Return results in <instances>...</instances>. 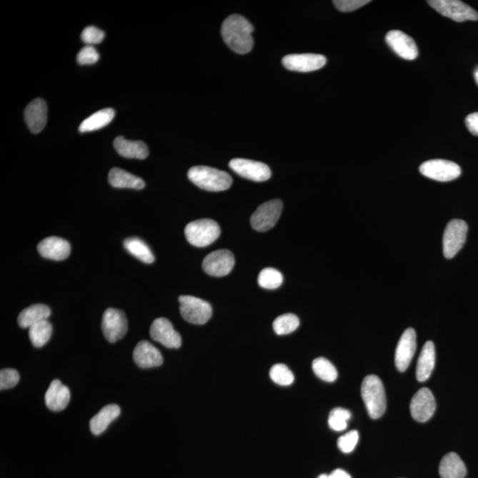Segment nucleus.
I'll list each match as a JSON object with an SVG mask.
<instances>
[{
  "mask_svg": "<svg viewBox=\"0 0 478 478\" xmlns=\"http://www.w3.org/2000/svg\"><path fill=\"white\" fill-rule=\"evenodd\" d=\"M254 26L246 18L233 14L221 25V36L233 51L239 54L249 53L254 47Z\"/></svg>",
  "mask_w": 478,
  "mask_h": 478,
  "instance_id": "obj_1",
  "label": "nucleus"
},
{
  "mask_svg": "<svg viewBox=\"0 0 478 478\" xmlns=\"http://www.w3.org/2000/svg\"><path fill=\"white\" fill-rule=\"evenodd\" d=\"M188 179L202 190L222 191L232 185V179L227 172L206 166H195L188 171Z\"/></svg>",
  "mask_w": 478,
  "mask_h": 478,
  "instance_id": "obj_2",
  "label": "nucleus"
},
{
  "mask_svg": "<svg viewBox=\"0 0 478 478\" xmlns=\"http://www.w3.org/2000/svg\"><path fill=\"white\" fill-rule=\"evenodd\" d=\"M362 396L369 417L377 419L387 410V396L383 383L379 377H366L362 384Z\"/></svg>",
  "mask_w": 478,
  "mask_h": 478,
  "instance_id": "obj_3",
  "label": "nucleus"
},
{
  "mask_svg": "<svg viewBox=\"0 0 478 478\" xmlns=\"http://www.w3.org/2000/svg\"><path fill=\"white\" fill-rule=\"evenodd\" d=\"M189 243L197 247L210 246L221 235L220 226L216 221L201 219L190 222L184 229Z\"/></svg>",
  "mask_w": 478,
  "mask_h": 478,
  "instance_id": "obj_4",
  "label": "nucleus"
},
{
  "mask_svg": "<svg viewBox=\"0 0 478 478\" xmlns=\"http://www.w3.org/2000/svg\"><path fill=\"white\" fill-rule=\"evenodd\" d=\"M179 300L181 316L190 324H205L212 317V307L205 300L194 296H180Z\"/></svg>",
  "mask_w": 478,
  "mask_h": 478,
  "instance_id": "obj_5",
  "label": "nucleus"
},
{
  "mask_svg": "<svg viewBox=\"0 0 478 478\" xmlns=\"http://www.w3.org/2000/svg\"><path fill=\"white\" fill-rule=\"evenodd\" d=\"M466 221L454 219L448 222L443 236V253L447 259H452L461 251L468 234Z\"/></svg>",
  "mask_w": 478,
  "mask_h": 478,
  "instance_id": "obj_6",
  "label": "nucleus"
},
{
  "mask_svg": "<svg viewBox=\"0 0 478 478\" xmlns=\"http://www.w3.org/2000/svg\"><path fill=\"white\" fill-rule=\"evenodd\" d=\"M427 3L437 12L454 21L478 20L477 11L459 0H429Z\"/></svg>",
  "mask_w": 478,
  "mask_h": 478,
  "instance_id": "obj_7",
  "label": "nucleus"
},
{
  "mask_svg": "<svg viewBox=\"0 0 478 478\" xmlns=\"http://www.w3.org/2000/svg\"><path fill=\"white\" fill-rule=\"evenodd\" d=\"M283 210V202L279 199L269 200L259 206L252 214L251 225L255 231H268L275 227Z\"/></svg>",
  "mask_w": 478,
  "mask_h": 478,
  "instance_id": "obj_8",
  "label": "nucleus"
},
{
  "mask_svg": "<svg viewBox=\"0 0 478 478\" xmlns=\"http://www.w3.org/2000/svg\"><path fill=\"white\" fill-rule=\"evenodd\" d=\"M422 176L439 181H450L457 179L462 174L461 166L447 159H431L420 166Z\"/></svg>",
  "mask_w": 478,
  "mask_h": 478,
  "instance_id": "obj_9",
  "label": "nucleus"
},
{
  "mask_svg": "<svg viewBox=\"0 0 478 478\" xmlns=\"http://www.w3.org/2000/svg\"><path fill=\"white\" fill-rule=\"evenodd\" d=\"M102 332L109 342L116 343L128 332V321L121 310L107 309L102 317Z\"/></svg>",
  "mask_w": 478,
  "mask_h": 478,
  "instance_id": "obj_10",
  "label": "nucleus"
},
{
  "mask_svg": "<svg viewBox=\"0 0 478 478\" xmlns=\"http://www.w3.org/2000/svg\"><path fill=\"white\" fill-rule=\"evenodd\" d=\"M235 265L234 255L229 250H218L204 259L202 268L207 275L221 277L229 275Z\"/></svg>",
  "mask_w": 478,
  "mask_h": 478,
  "instance_id": "obj_11",
  "label": "nucleus"
},
{
  "mask_svg": "<svg viewBox=\"0 0 478 478\" xmlns=\"http://www.w3.org/2000/svg\"><path fill=\"white\" fill-rule=\"evenodd\" d=\"M229 168L244 179L254 181H265L272 176V170L264 163L247 159H233Z\"/></svg>",
  "mask_w": 478,
  "mask_h": 478,
  "instance_id": "obj_12",
  "label": "nucleus"
},
{
  "mask_svg": "<svg viewBox=\"0 0 478 478\" xmlns=\"http://www.w3.org/2000/svg\"><path fill=\"white\" fill-rule=\"evenodd\" d=\"M436 410V400L431 390L422 388L414 395L410 403V412L414 420L425 422L429 420Z\"/></svg>",
  "mask_w": 478,
  "mask_h": 478,
  "instance_id": "obj_13",
  "label": "nucleus"
},
{
  "mask_svg": "<svg viewBox=\"0 0 478 478\" xmlns=\"http://www.w3.org/2000/svg\"><path fill=\"white\" fill-rule=\"evenodd\" d=\"M327 62L324 55L314 54H291L283 59L285 69L296 72H312L324 68Z\"/></svg>",
  "mask_w": 478,
  "mask_h": 478,
  "instance_id": "obj_14",
  "label": "nucleus"
},
{
  "mask_svg": "<svg viewBox=\"0 0 478 478\" xmlns=\"http://www.w3.org/2000/svg\"><path fill=\"white\" fill-rule=\"evenodd\" d=\"M151 338L163 346L177 349L181 346V338L168 319L161 317L154 320L150 329Z\"/></svg>",
  "mask_w": 478,
  "mask_h": 478,
  "instance_id": "obj_15",
  "label": "nucleus"
},
{
  "mask_svg": "<svg viewBox=\"0 0 478 478\" xmlns=\"http://www.w3.org/2000/svg\"><path fill=\"white\" fill-rule=\"evenodd\" d=\"M385 41L391 49L404 60L414 61L418 57V48L412 38L400 31H389Z\"/></svg>",
  "mask_w": 478,
  "mask_h": 478,
  "instance_id": "obj_16",
  "label": "nucleus"
},
{
  "mask_svg": "<svg viewBox=\"0 0 478 478\" xmlns=\"http://www.w3.org/2000/svg\"><path fill=\"white\" fill-rule=\"evenodd\" d=\"M416 350L417 333L412 328L407 329L400 338L396 349L395 365L399 372H406L416 354Z\"/></svg>",
  "mask_w": 478,
  "mask_h": 478,
  "instance_id": "obj_17",
  "label": "nucleus"
},
{
  "mask_svg": "<svg viewBox=\"0 0 478 478\" xmlns=\"http://www.w3.org/2000/svg\"><path fill=\"white\" fill-rule=\"evenodd\" d=\"M24 119L29 131L34 134L43 131L47 122V105L42 99H36L29 104L24 111Z\"/></svg>",
  "mask_w": 478,
  "mask_h": 478,
  "instance_id": "obj_18",
  "label": "nucleus"
},
{
  "mask_svg": "<svg viewBox=\"0 0 478 478\" xmlns=\"http://www.w3.org/2000/svg\"><path fill=\"white\" fill-rule=\"evenodd\" d=\"M38 250L41 257L44 258L54 259V261H63L69 257L71 247L65 239L58 238V236H49L41 241Z\"/></svg>",
  "mask_w": 478,
  "mask_h": 478,
  "instance_id": "obj_19",
  "label": "nucleus"
},
{
  "mask_svg": "<svg viewBox=\"0 0 478 478\" xmlns=\"http://www.w3.org/2000/svg\"><path fill=\"white\" fill-rule=\"evenodd\" d=\"M133 359L141 369H151L161 366L163 358L156 347L148 341H141L133 352Z\"/></svg>",
  "mask_w": 478,
  "mask_h": 478,
  "instance_id": "obj_20",
  "label": "nucleus"
},
{
  "mask_svg": "<svg viewBox=\"0 0 478 478\" xmlns=\"http://www.w3.org/2000/svg\"><path fill=\"white\" fill-rule=\"evenodd\" d=\"M46 405L51 411L59 412L68 407L70 400L69 389L62 384L61 382L55 379L51 382L49 388L47 389L46 396Z\"/></svg>",
  "mask_w": 478,
  "mask_h": 478,
  "instance_id": "obj_21",
  "label": "nucleus"
},
{
  "mask_svg": "<svg viewBox=\"0 0 478 478\" xmlns=\"http://www.w3.org/2000/svg\"><path fill=\"white\" fill-rule=\"evenodd\" d=\"M114 149L121 156L126 159H144L149 155V149L142 141H129L124 136L114 139Z\"/></svg>",
  "mask_w": 478,
  "mask_h": 478,
  "instance_id": "obj_22",
  "label": "nucleus"
},
{
  "mask_svg": "<svg viewBox=\"0 0 478 478\" xmlns=\"http://www.w3.org/2000/svg\"><path fill=\"white\" fill-rule=\"evenodd\" d=\"M436 351L432 341L426 342L421 351L417 367V379L425 382L429 379L435 367Z\"/></svg>",
  "mask_w": 478,
  "mask_h": 478,
  "instance_id": "obj_23",
  "label": "nucleus"
},
{
  "mask_svg": "<svg viewBox=\"0 0 478 478\" xmlns=\"http://www.w3.org/2000/svg\"><path fill=\"white\" fill-rule=\"evenodd\" d=\"M121 409L116 404H109L104 407L99 412L91 418L90 429L92 434H102L109 427L111 422L120 416Z\"/></svg>",
  "mask_w": 478,
  "mask_h": 478,
  "instance_id": "obj_24",
  "label": "nucleus"
},
{
  "mask_svg": "<svg viewBox=\"0 0 478 478\" xmlns=\"http://www.w3.org/2000/svg\"><path fill=\"white\" fill-rule=\"evenodd\" d=\"M439 475L441 478H465L466 465L457 453L447 454L441 459Z\"/></svg>",
  "mask_w": 478,
  "mask_h": 478,
  "instance_id": "obj_25",
  "label": "nucleus"
},
{
  "mask_svg": "<svg viewBox=\"0 0 478 478\" xmlns=\"http://www.w3.org/2000/svg\"><path fill=\"white\" fill-rule=\"evenodd\" d=\"M51 313L49 307L44 304H35L21 311L17 319L18 324L22 329H29L41 321L47 320Z\"/></svg>",
  "mask_w": 478,
  "mask_h": 478,
  "instance_id": "obj_26",
  "label": "nucleus"
},
{
  "mask_svg": "<svg viewBox=\"0 0 478 478\" xmlns=\"http://www.w3.org/2000/svg\"><path fill=\"white\" fill-rule=\"evenodd\" d=\"M109 181V184L114 188L142 190L146 186V183L142 179L119 168H114L110 170Z\"/></svg>",
  "mask_w": 478,
  "mask_h": 478,
  "instance_id": "obj_27",
  "label": "nucleus"
},
{
  "mask_svg": "<svg viewBox=\"0 0 478 478\" xmlns=\"http://www.w3.org/2000/svg\"><path fill=\"white\" fill-rule=\"evenodd\" d=\"M114 116H116V112L112 109L99 110L81 122L79 126V131L84 133L98 131L109 125L113 121Z\"/></svg>",
  "mask_w": 478,
  "mask_h": 478,
  "instance_id": "obj_28",
  "label": "nucleus"
},
{
  "mask_svg": "<svg viewBox=\"0 0 478 478\" xmlns=\"http://www.w3.org/2000/svg\"><path fill=\"white\" fill-rule=\"evenodd\" d=\"M124 244L125 249L139 261L147 263V264H151L154 262L153 253L143 240L139 238H129L124 241Z\"/></svg>",
  "mask_w": 478,
  "mask_h": 478,
  "instance_id": "obj_29",
  "label": "nucleus"
},
{
  "mask_svg": "<svg viewBox=\"0 0 478 478\" xmlns=\"http://www.w3.org/2000/svg\"><path fill=\"white\" fill-rule=\"evenodd\" d=\"M53 326L47 320L41 321L29 328V336L35 347H42L51 339Z\"/></svg>",
  "mask_w": 478,
  "mask_h": 478,
  "instance_id": "obj_30",
  "label": "nucleus"
},
{
  "mask_svg": "<svg viewBox=\"0 0 478 478\" xmlns=\"http://www.w3.org/2000/svg\"><path fill=\"white\" fill-rule=\"evenodd\" d=\"M312 367L314 374L322 380L334 382L338 379V372L327 359L321 357L314 359Z\"/></svg>",
  "mask_w": 478,
  "mask_h": 478,
  "instance_id": "obj_31",
  "label": "nucleus"
},
{
  "mask_svg": "<svg viewBox=\"0 0 478 478\" xmlns=\"http://www.w3.org/2000/svg\"><path fill=\"white\" fill-rule=\"evenodd\" d=\"M299 326V320L294 314H285L273 322L274 331L277 335H287L294 332Z\"/></svg>",
  "mask_w": 478,
  "mask_h": 478,
  "instance_id": "obj_32",
  "label": "nucleus"
},
{
  "mask_svg": "<svg viewBox=\"0 0 478 478\" xmlns=\"http://www.w3.org/2000/svg\"><path fill=\"white\" fill-rule=\"evenodd\" d=\"M283 275L279 270L273 268H267L262 270L258 277L259 287L274 290L281 287L283 284Z\"/></svg>",
  "mask_w": 478,
  "mask_h": 478,
  "instance_id": "obj_33",
  "label": "nucleus"
},
{
  "mask_svg": "<svg viewBox=\"0 0 478 478\" xmlns=\"http://www.w3.org/2000/svg\"><path fill=\"white\" fill-rule=\"evenodd\" d=\"M350 411L337 407L329 413V426L335 432H342L347 428V422L351 418Z\"/></svg>",
  "mask_w": 478,
  "mask_h": 478,
  "instance_id": "obj_34",
  "label": "nucleus"
},
{
  "mask_svg": "<svg viewBox=\"0 0 478 478\" xmlns=\"http://www.w3.org/2000/svg\"><path fill=\"white\" fill-rule=\"evenodd\" d=\"M270 379L274 383L282 385V387H288L294 382V375L287 365L276 364L270 369Z\"/></svg>",
  "mask_w": 478,
  "mask_h": 478,
  "instance_id": "obj_35",
  "label": "nucleus"
},
{
  "mask_svg": "<svg viewBox=\"0 0 478 478\" xmlns=\"http://www.w3.org/2000/svg\"><path fill=\"white\" fill-rule=\"evenodd\" d=\"M19 381L20 375L16 369H4L0 372V389L1 390L16 387Z\"/></svg>",
  "mask_w": 478,
  "mask_h": 478,
  "instance_id": "obj_36",
  "label": "nucleus"
},
{
  "mask_svg": "<svg viewBox=\"0 0 478 478\" xmlns=\"http://www.w3.org/2000/svg\"><path fill=\"white\" fill-rule=\"evenodd\" d=\"M105 38V32L100 31L94 26H89L81 32V39L87 46H94V44H100Z\"/></svg>",
  "mask_w": 478,
  "mask_h": 478,
  "instance_id": "obj_37",
  "label": "nucleus"
},
{
  "mask_svg": "<svg viewBox=\"0 0 478 478\" xmlns=\"http://www.w3.org/2000/svg\"><path fill=\"white\" fill-rule=\"evenodd\" d=\"M359 441V433L357 431H351L342 437L338 441V447L340 451L344 454H349L354 450Z\"/></svg>",
  "mask_w": 478,
  "mask_h": 478,
  "instance_id": "obj_38",
  "label": "nucleus"
},
{
  "mask_svg": "<svg viewBox=\"0 0 478 478\" xmlns=\"http://www.w3.org/2000/svg\"><path fill=\"white\" fill-rule=\"evenodd\" d=\"M99 59L98 51L92 46H86L77 54V62L80 65H91L97 62Z\"/></svg>",
  "mask_w": 478,
  "mask_h": 478,
  "instance_id": "obj_39",
  "label": "nucleus"
},
{
  "mask_svg": "<svg viewBox=\"0 0 478 478\" xmlns=\"http://www.w3.org/2000/svg\"><path fill=\"white\" fill-rule=\"evenodd\" d=\"M369 3H370L369 0H334L333 1L336 9L344 13L353 12Z\"/></svg>",
  "mask_w": 478,
  "mask_h": 478,
  "instance_id": "obj_40",
  "label": "nucleus"
},
{
  "mask_svg": "<svg viewBox=\"0 0 478 478\" xmlns=\"http://www.w3.org/2000/svg\"><path fill=\"white\" fill-rule=\"evenodd\" d=\"M465 124L470 133L478 136V112L469 114L466 117Z\"/></svg>",
  "mask_w": 478,
  "mask_h": 478,
  "instance_id": "obj_41",
  "label": "nucleus"
},
{
  "mask_svg": "<svg viewBox=\"0 0 478 478\" xmlns=\"http://www.w3.org/2000/svg\"><path fill=\"white\" fill-rule=\"evenodd\" d=\"M329 478H352L349 474L344 472L343 469H336L333 472L331 475H329Z\"/></svg>",
  "mask_w": 478,
  "mask_h": 478,
  "instance_id": "obj_42",
  "label": "nucleus"
},
{
  "mask_svg": "<svg viewBox=\"0 0 478 478\" xmlns=\"http://www.w3.org/2000/svg\"><path fill=\"white\" fill-rule=\"evenodd\" d=\"M474 79H475L476 83L478 85V66L475 69V71H474Z\"/></svg>",
  "mask_w": 478,
  "mask_h": 478,
  "instance_id": "obj_43",
  "label": "nucleus"
},
{
  "mask_svg": "<svg viewBox=\"0 0 478 478\" xmlns=\"http://www.w3.org/2000/svg\"><path fill=\"white\" fill-rule=\"evenodd\" d=\"M318 478H329V475H326V474H322V475H321Z\"/></svg>",
  "mask_w": 478,
  "mask_h": 478,
  "instance_id": "obj_44",
  "label": "nucleus"
}]
</instances>
